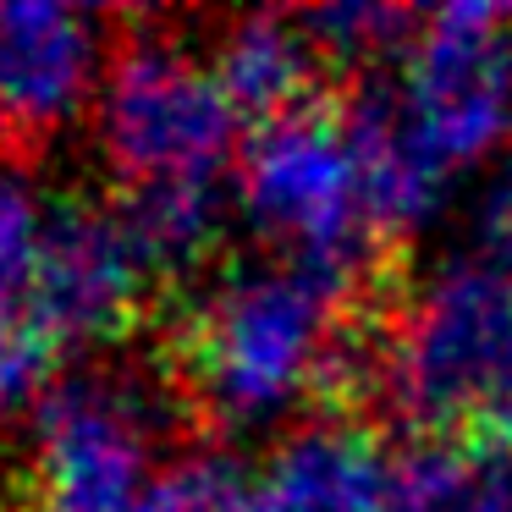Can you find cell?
<instances>
[{"label":"cell","mask_w":512,"mask_h":512,"mask_svg":"<svg viewBox=\"0 0 512 512\" xmlns=\"http://www.w3.org/2000/svg\"><path fill=\"white\" fill-rule=\"evenodd\" d=\"M380 83L435 171L485 166L512 138V12L485 0L435 6Z\"/></svg>","instance_id":"8992f818"},{"label":"cell","mask_w":512,"mask_h":512,"mask_svg":"<svg viewBox=\"0 0 512 512\" xmlns=\"http://www.w3.org/2000/svg\"><path fill=\"white\" fill-rule=\"evenodd\" d=\"M342 127H347V138H353L358 177H364V204H369L375 232L380 237L424 232V226L446 210V188H452V177L435 171L430 155L402 133L380 72H364V78H358V89L347 94Z\"/></svg>","instance_id":"30bf717a"},{"label":"cell","mask_w":512,"mask_h":512,"mask_svg":"<svg viewBox=\"0 0 512 512\" xmlns=\"http://www.w3.org/2000/svg\"><path fill=\"white\" fill-rule=\"evenodd\" d=\"M358 287L292 259H237L188 309V391L215 435H265L314 397L369 380L375 342L353 325Z\"/></svg>","instance_id":"6da1fadb"},{"label":"cell","mask_w":512,"mask_h":512,"mask_svg":"<svg viewBox=\"0 0 512 512\" xmlns=\"http://www.w3.org/2000/svg\"><path fill=\"white\" fill-rule=\"evenodd\" d=\"M122 512H171V501H166V490H160V479H155V485H149L144 496L133 501V507H122Z\"/></svg>","instance_id":"d6986e66"},{"label":"cell","mask_w":512,"mask_h":512,"mask_svg":"<svg viewBox=\"0 0 512 512\" xmlns=\"http://www.w3.org/2000/svg\"><path fill=\"white\" fill-rule=\"evenodd\" d=\"M237 210L281 259L364 287L380 232L364 204L353 138L325 105H303L248 133L237 155Z\"/></svg>","instance_id":"277c9868"},{"label":"cell","mask_w":512,"mask_h":512,"mask_svg":"<svg viewBox=\"0 0 512 512\" xmlns=\"http://www.w3.org/2000/svg\"><path fill=\"white\" fill-rule=\"evenodd\" d=\"M56 375V347L34 320H17L0 331V419L34 413Z\"/></svg>","instance_id":"e0dca14e"},{"label":"cell","mask_w":512,"mask_h":512,"mask_svg":"<svg viewBox=\"0 0 512 512\" xmlns=\"http://www.w3.org/2000/svg\"><path fill=\"white\" fill-rule=\"evenodd\" d=\"M248 468L221 446H193L177 463L160 468V490H166L171 512H237L248 496Z\"/></svg>","instance_id":"2e32d148"},{"label":"cell","mask_w":512,"mask_h":512,"mask_svg":"<svg viewBox=\"0 0 512 512\" xmlns=\"http://www.w3.org/2000/svg\"><path fill=\"white\" fill-rule=\"evenodd\" d=\"M468 243L490 248L501 265L512 270V171L485 182V193L474 199V237Z\"/></svg>","instance_id":"ac0fdd59"},{"label":"cell","mask_w":512,"mask_h":512,"mask_svg":"<svg viewBox=\"0 0 512 512\" xmlns=\"http://www.w3.org/2000/svg\"><path fill=\"white\" fill-rule=\"evenodd\" d=\"M144 254L122 226V210L89 199L50 204L45 243L28 281V320L50 336L56 353L100 347L127 331L144 298Z\"/></svg>","instance_id":"52a82bcc"},{"label":"cell","mask_w":512,"mask_h":512,"mask_svg":"<svg viewBox=\"0 0 512 512\" xmlns=\"http://www.w3.org/2000/svg\"><path fill=\"white\" fill-rule=\"evenodd\" d=\"M210 67L243 116L276 122L287 111L314 105L309 83L320 72V50L303 34L298 12H243L215 28Z\"/></svg>","instance_id":"8fae6325"},{"label":"cell","mask_w":512,"mask_h":512,"mask_svg":"<svg viewBox=\"0 0 512 512\" xmlns=\"http://www.w3.org/2000/svg\"><path fill=\"white\" fill-rule=\"evenodd\" d=\"M105 23L72 0H0V144H45L94 111Z\"/></svg>","instance_id":"ba28073f"},{"label":"cell","mask_w":512,"mask_h":512,"mask_svg":"<svg viewBox=\"0 0 512 512\" xmlns=\"http://www.w3.org/2000/svg\"><path fill=\"white\" fill-rule=\"evenodd\" d=\"M100 160L127 182H221L243 155V111L226 100L215 67L166 28H138L111 50L94 94Z\"/></svg>","instance_id":"3957f363"},{"label":"cell","mask_w":512,"mask_h":512,"mask_svg":"<svg viewBox=\"0 0 512 512\" xmlns=\"http://www.w3.org/2000/svg\"><path fill=\"white\" fill-rule=\"evenodd\" d=\"M369 386L424 435L496 424L512 397V270L479 243L435 254L375 336Z\"/></svg>","instance_id":"7a4b0ae2"},{"label":"cell","mask_w":512,"mask_h":512,"mask_svg":"<svg viewBox=\"0 0 512 512\" xmlns=\"http://www.w3.org/2000/svg\"><path fill=\"white\" fill-rule=\"evenodd\" d=\"M386 512H512V452L501 441L419 435L391 452Z\"/></svg>","instance_id":"7c38bea8"},{"label":"cell","mask_w":512,"mask_h":512,"mask_svg":"<svg viewBox=\"0 0 512 512\" xmlns=\"http://www.w3.org/2000/svg\"><path fill=\"white\" fill-rule=\"evenodd\" d=\"M490 430H496V435H501V446L512 452V397H507V408L496 413V424H490Z\"/></svg>","instance_id":"ffe728a7"},{"label":"cell","mask_w":512,"mask_h":512,"mask_svg":"<svg viewBox=\"0 0 512 512\" xmlns=\"http://www.w3.org/2000/svg\"><path fill=\"white\" fill-rule=\"evenodd\" d=\"M391 452L353 419H309L254 468L237 512H386Z\"/></svg>","instance_id":"9c48e42d"},{"label":"cell","mask_w":512,"mask_h":512,"mask_svg":"<svg viewBox=\"0 0 512 512\" xmlns=\"http://www.w3.org/2000/svg\"><path fill=\"white\" fill-rule=\"evenodd\" d=\"M45 221V193L28 182L23 166L0 160V331L28 320V281H34V259L45 243Z\"/></svg>","instance_id":"9a60e30c"},{"label":"cell","mask_w":512,"mask_h":512,"mask_svg":"<svg viewBox=\"0 0 512 512\" xmlns=\"http://www.w3.org/2000/svg\"><path fill=\"white\" fill-rule=\"evenodd\" d=\"M221 182H144L127 188L122 226L149 270H188L221 237Z\"/></svg>","instance_id":"4fadbf2b"},{"label":"cell","mask_w":512,"mask_h":512,"mask_svg":"<svg viewBox=\"0 0 512 512\" xmlns=\"http://www.w3.org/2000/svg\"><path fill=\"white\" fill-rule=\"evenodd\" d=\"M166 397L133 364H72L28 413L39 512H122L155 485Z\"/></svg>","instance_id":"5b68a950"},{"label":"cell","mask_w":512,"mask_h":512,"mask_svg":"<svg viewBox=\"0 0 512 512\" xmlns=\"http://www.w3.org/2000/svg\"><path fill=\"white\" fill-rule=\"evenodd\" d=\"M298 23L314 39L320 61H342V67H358V72H386L413 45L424 17L402 12L391 0H336V6L298 12Z\"/></svg>","instance_id":"5bb4252c"}]
</instances>
